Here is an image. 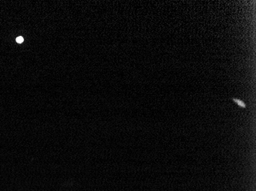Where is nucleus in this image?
Here are the masks:
<instances>
[{"label":"nucleus","mask_w":256,"mask_h":191,"mask_svg":"<svg viewBox=\"0 0 256 191\" xmlns=\"http://www.w3.org/2000/svg\"><path fill=\"white\" fill-rule=\"evenodd\" d=\"M232 100H233V101H234L235 103H237L238 106H240V107H242V108H245V107H246L245 103L243 102L242 100H240V99H233Z\"/></svg>","instance_id":"nucleus-1"},{"label":"nucleus","mask_w":256,"mask_h":191,"mask_svg":"<svg viewBox=\"0 0 256 191\" xmlns=\"http://www.w3.org/2000/svg\"><path fill=\"white\" fill-rule=\"evenodd\" d=\"M23 41H24V38H22V37H21V36H20V37H18L17 38H16V42H17V43H18V44H22Z\"/></svg>","instance_id":"nucleus-2"}]
</instances>
